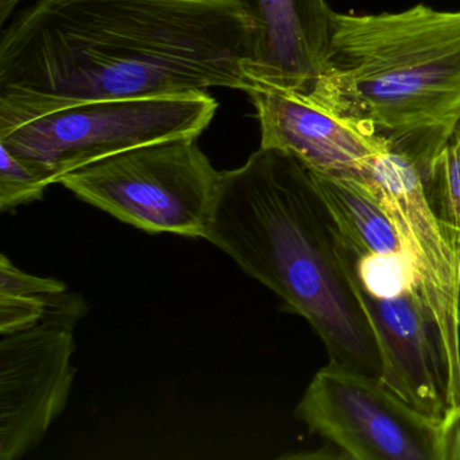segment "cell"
I'll return each mask as SVG.
<instances>
[{"label": "cell", "mask_w": 460, "mask_h": 460, "mask_svg": "<svg viewBox=\"0 0 460 460\" xmlns=\"http://www.w3.org/2000/svg\"><path fill=\"white\" fill-rule=\"evenodd\" d=\"M47 308L45 295L0 293V335L20 332L41 322Z\"/></svg>", "instance_id": "2e32d148"}, {"label": "cell", "mask_w": 460, "mask_h": 460, "mask_svg": "<svg viewBox=\"0 0 460 460\" xmlns=\"http://www.w3.org/2000/svg\"><path fill=\"white\" fill-rule=\"evenodd\" d=\"M378 190L416 270L420 300L432 317L460 409V254L430 204L419 166L387 150L371 164L367 179Z\"/></svg>", "instance_id": "ba28073f"}, {"label": "cell", "mask_w": 460, "mask_h": 460, "mask_svg": "<svg viewBox=\"0 0 460 460\" xmlns=\"http://www.w3.org/2000/svg\"><path fill=\"white\" fill-rule=\"evenodd\" d=\"M296 417L355 460H443V421L414 409L376 376L328 363Z\"/></svg>", "instance_id": "8992f818"}, {"label": "cell", "mask_w": 460, "mask_h": 460, "mask_svg": "<svg viewBox=\"0 0 460 460\" xmlns=\"http://www.w3.org/2000/svg\"><path fill=\"white\" fill-rule=\"evenodd\" d=\"M347 262L349 281L373 297H398L416 289L413 261L405 252L355 257L347 247Z\"/></svg>", "instance_id": "4fadbf2b"}, {"label": "cell", "mask_w": 460, "mask_h": 460, "mask_svg": "<svg viewBox=\"0 0 460 460\" xmlns=\"http://www.w3.org/2000/svg\"><path fill=\"white\" fill-rule=\"evenodd\" d=\"M454 141H459L460 142V117L457 118L456 125H455L454 128V133H452V138Z\"/></svg>", "instance_id": "ffe728a7"}, {"label": "cell", "mask_w": 460, "mask_h": 460, "mask_svg": "<svg viewBox=\"0 0 460 460\" xmlns=\"http://www.w3.org/2000/svg\"><path fill=\"white\" fill-rule=\"evenodd\" d=\"M203 239L305 319L330 363L381 379V354L349 281L346 243L297 158L260 146L243 165L220 172Z\"/></svg>", "instance_id": "7a4b0ae2"}, {"label": "cell", "mask_w": 460, "mask_h": 460, "mask_svg": "<svg viewBox=\"0 0 460 460\" xmlns=\"http://www.w3.org/2000/svg\"><path fill=\"white\" fill-rule=\"evenodd\" d=\"M261 128V147L297 158L314 173L365 180L389 145L312 103L297 91L258 88L247 93Z\"/></svg>", "instance_id": "30bf717a"}, {"label": "cell", "mask_w": 460, "mask_h": 460, "mask_svg": "<svg viewBox=\"0 0 460 460\" xmlns=\"http://www.w3.org/2000/svg\"><path fill=\"white\" fill-rule=\"evenodd\" d=\"M352 287L378 344L381 381L417 411L444 421L459 406L440 335L419 295L376 298Z\"/></svg>", "instance_id": "9c48e42d"}, {"label": "cell", "mask_w": 460, "mask_h": 460, "mask_svg": "<svg viewBox=\"0 0 460 460\" xmlns=\"http://www.w3.org/2000/svg\"><path fill=\"white\" fill-rule=\"evenodd\" d=\"M243 0H36L2 31L0 130L75 104L255 90Z\"/></svg>", "instance_id": "6da1fadb"}, {"label": "cell", "mask_w": 460, "mask_h": 460, "mask_svg": "<svg viewBox=\"0 0 460 460\" xmlns=\"http://www.w3.org/2000/svg\"><path fill=\"white\" fill-rule=\"evenodd\" d=\"M257 26L249 77L258 88L297 91L319 74L332 9L324 0H243Z\"/></svg>", "instance_id": "8fae6325"}, {"label": "cell", "mask_w": 460, "mask_h": 460, "mask_svg": "<svg viewBox=\"0 0 460 460\" xmlns=\"http://www.w3.org/2000/svg\"><path fill=\"white\" fill-rule=\"evenodd\" d=\"M311 174L344 243L355 257L408 254L397 226L368 180L314 172Z\"/></svg>", "instance_id": "7c38bea8"}, {"label": "cell", "mask_w": 460, "mask_h": 460, "mask_svg": "<svg viewBox=\"0 0 460 460\" xmlns=\"http://www.w3.org/2000/svg\"><path fill=\"white\" fill-rule=\"evenodd\" d=\"M20 0H0V23L6 25Z\"/></svg>", "instance_id": "d6986e66"}, {"label": "cell", "mask_w": 460, "mask_h": 460, "mask_svg": "<svg viewBox=\"0 0 460 460\" xmlns=\"http://www.w3.org/2000/svg\"><path fill=\"white\" fill-rule=\"evenodd\" d=\"M441 456L443 460H460V409L451 411L444 419Z\"/></svg>", "instance_id": "ac0fdd59"}, {"label": "cell", "mask_w": 460, "mask_h": 460, "mask_svg": "<svg viewBox=\"0 0 460 460\" xmlns=\"http://www.w3.org/2000/svg\"><path fill=\"white\" fill-rule=\"evenodd\" d=\"M0 157V211L7 212L44 198L49 184L37 169L2 145Z\"/></svg>", "instance_id": "9a60e30c"}, {"label": "cell", "mask_w": 460, "mask_h": 460, "mask_svg": "<svg viewBox=\"0 0 460 460\" xmlns=\"http://www.w3.org/2000/svg\"><path fill=\"white\" fill-rule=\"evenodd\" d=\"M430 204L460 254V142L446 145L424 177Z\"/></svg>", "instance_id": "5bb4252c"}, {"label": "cell", "mask_w": 460, "mask_h": 460, "mask_svg": "<svg viewBox=\"0 0 460 460\" xmlns=\"http://www.w3.org/2000/svg\"><path fill=\"white\" fill-rule=\"evenodd\" d=\"M303 93L427 176L460 117V12L332 10L319 74Z\"/></svg>", "instance_id": "3957f363"}, {"label": "cell", "mask_w": 460, "mask_h": 460, "mask_svg": "<svg viewBox=\"0 0 460 460\" xmlns=\"http://www.w3.org/2000/svg\"><path fill=\"white\" fill-rule=\"evenodd\" d=\"M217 102L207 91L75 104L0 130V145L47 180L125 150L166 139L198 137L208 128Z\"/></svg>", "instance_id": "277c9868"}, {"label": "cell", "mask_w": 460, "mask_h": 460, "mask_svg": "<svg viewBox=\"0 0 460 460\" xmlns=\"http://www.w3.org/2000/svg\"><path fill=\"white\" fill-rule=\"evenodd\" d=\"M66 285L53 279H41L20 270L12 261L2 254L0 257V293L7 295H47L64 292Z\"/></svg>", "instance_id": "e0dca14e"}, {"label": "cell", "mask_w": 460, "mask_h": 460, "mask_svg": "<svg viewBox=\"0 0 460 460\" xmlns=\"http://www.w3.org/2000/svg\"><path fill=\"white\" fill-rule=\"evenodd\" d=\"M41 322L0 341V460H17L41 443L63 413L76 368L74 330L87 304L74 293H47Z\"/></svg>", "instance_id": "52a82bcc"}, {"label": "cell", "mask_w": 460, "mask_h": 460, "mask_svg": "<svg viewBox=\"0 0 460 460\" xmlns=\"http://www.w3.org/2000/svg\"><path fill=\"white\" fill-rule=\"evenodd\" d=\"M219 176L198 137H181L88 164L58 184L146 233L203 238Z\"/></svg>", "instance_id": "5b68a950"}]
</instances>
